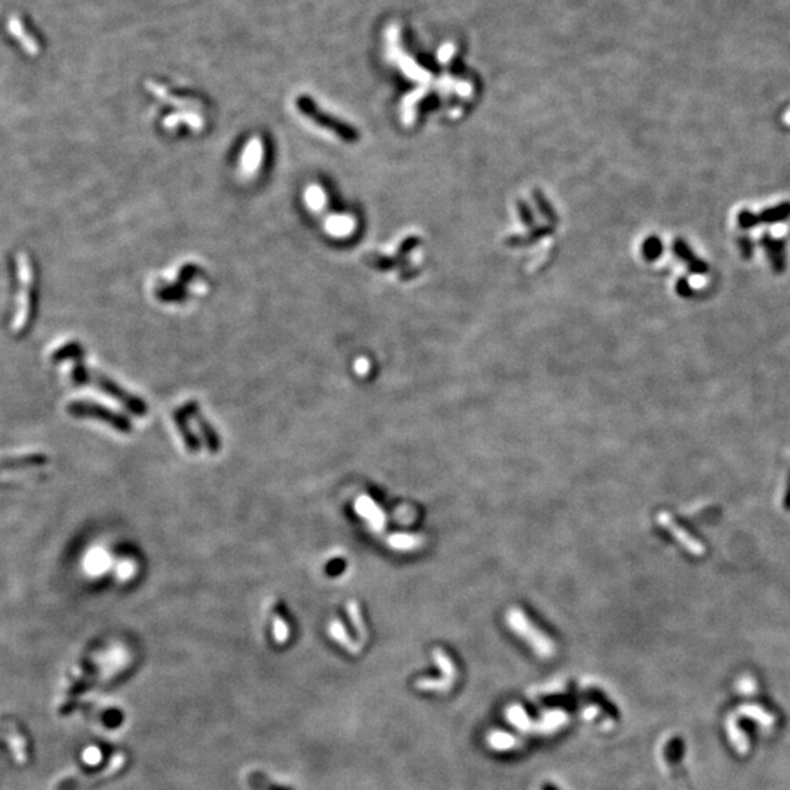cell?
<instances>
[{"mask_svg": "<svg viewBox=\"0 0 790 790\" xmlns=\"http://www.w3.org/2000/svg\"><path fill=\"white\" fill-rule=\"evenodd\" d=\"M505 621L508 623V628H511L514 634H517L521 640L529 644L537 656L542 658H549L555 654V643L537 628L534 623H531L521 609L512 608L508 610Z\"/></svg>", "mask_w": 790, "mask_h": 790, "instance_id": "6da1fadb", "label": "cell"}, {"mask_svg": "<svg viewBox=\"0 0 790 790\" xmlns=\"http://www.w3.org/2000/svg\"><path fill=\"white\" fill-rule=\"evenodd\" d=\"M16 267L19 272V296L16 299V313L12 322L15 333L24 331L28 325L32 309V287H34V267L27 254L16 256Z\"/></svg>", "mask_w": 790, "mask_h": 790, "instance_id": "7a4b0ae2", "label": "cell"}, {"mask_svg": "<svg viewBox=\"0 0 790 790\" xmlns=\"http://www.w3.org/2000/svg\"><path fill=\"white\" fill-rule=\"evenodd\" d=\"M296 106H298L302 115H304L306 117H309L311 120H313L316 125H320L328 130L334 132V134H337V136H339L342 139L353 142L359 138L357 132L353 128L344 123L343 120H339L331 115L325 113L324 110H321L320 107L316 106L312 97H307V95L298 97V100H296Z\"/></svg>", "mask_w": 790, "mask_h": 790, "instance_id": "3957f363", "label": "cell"}, {"mask_svg": "<svg viewBox=\"0 0 790 790\" xmlns=\"http://www.w3.org/2000/svg\"><path fill=\"white\" fill-rule=\"evenodd\" d=\"M68 411L75 417H91V419L101 420L122 433L132 432V423L126 416L94 401H72L68 404Z\"/></svg>", "mask_w": 790, "mask_h": 790, "instance_id": "277c9868", "label": "cell"}, {"mask_svg": "<svg viewBox=\"0 0 790 790\" xmlns=\"http://www.w3.org/2000/svg\"><path fill=\"white\" fill-rule=\"evenodd\" d=\"M88 382L94 383L97 388H100L103 392H106L110 397H113L116 401H119L122 405L130 411L134 413L139 417L145 416L148 411V407L145 401L136 397V395L130 394L129 391H126L125 388H122L115 381H112L110 378L101 375V373L98 372H90L88 373Z\"/></svg>", "mask_w": 790, "mask_h": 790, "instance_id": "5b68a950", "label": "cell"}, {"mask_svg": "<svg viewBox=\"0 0 790 790\" xmlns=\"http://www.w3.org/2000/svg\"><path fill=\"white\" fill-rule=\"evenodd\" d=\"M657 520H658V524L663 525L665 529L679 542V544L684 546L689 553H693L694 556H701L702 553L706 552L704 546H702L697 539H694V537L691 536L682 525H679L676 523V520L669 512H660L658 514Z\"/></svg>", "mask_w": 790, "mask_h": 790, "instance_id": "8992f818", "label": "cell"}, {"mask_svg": "<svg viewBox=\"0 0 790 790\" xmlns=\"http://www.w3.org/2000/svg\"><path fill=\"white\" fill-rule=\"evenodd\" d=\"M198 411H200V405H198V403L189 401L188 404H184L183 407H180L179 410H176V413H174L176 426H178L183 442L191 454H198L201 449V444L196 439L195 433L191 431L189 423H188V417H193L195 413H198Z\"/></svg>", "mask_w": 790, "mask_h": 790, "instance_id": "52a82bcc", "label": "cell"}, {"mask_svg": "<svg viewBox=\"0 0 790 790\" xmlns=\"http://www.w3.org/2000/svg\"><path fill=\"white\" fill-rule=\"evenodd\" d=\"M432 656L436 666L442 671V691L446 693V691L451 689L455 684L457 667L451 660V657H449L442 649H435Z\"/></svg>", "mask_w": 790, "mask_h": 790, "instance_id": "ba28073f", "label": "cell"}, {"mask_svg": "<svg viewBox=\"0 0 790 790\" xmlns=\"http://www.w3.org/2000/svg\"><path fill=\"white\" fill-rule=\"evenodd\" d=\"M193 419L196 420L198 427H200V431L205 439V445L208 448V451H210L211 454H217L219 451V448H222V441H219V436L215 432L213 424L208 422L200 411L195 413Z\"/></svg>", "mask_w": 790, "mask_h": 790, "instance_id": "9c48e42d", "label": "cell"}, {"mask_svg": "<svg viewBox=\"0 0 790 790\" xmlns=\"http://www.w3.org/2000/svg\"><path fill=\"white\" fill-rule=\"evenodd\" d=\"M488 743L490 748L495 751H511L514 748H517L520 745V741L511 733L495 730L488 737Z\"/></svg>", "mask_w": 790, "mask_h": 790, "instance_id": "30bf717a", "label": "cell"}, {"mask_svg": "<svg viewBox=\"0 0 790 790\" xmlns=\"http://www.w3.org/2000/svg\"><path fill=\"white\" fill-rule=\"evenodd\" d=\"M782 507L785 511H790V459L789 466L786 468V477H785V488L782 495Z\"/></svg>", "mask_w": 790, "mask_h": 790, "instance_id": "8fae6325", "label": "cell"}, {"mask_svg": "<svg viewBox=\"0 0 790 790\" xmlns=\"http://www.w3.org/2000/svg\"><path fill=\"white\" fill-rule=\"evenodd\" d=\"M397 539H400V544H397L400 549H413L420 546L422 542V537L419 536H398Z\"/></svg>", "mask_w": 790, "mask_h": 790, "instance_id": "7c38bea8", "label": "cell"}, {"mask_svg": "<svg viewBox=\"0 0 790 790\" xmlns=\"http://www.w3.org/2000/svg\"><path fill=\"white\" fill-rule=\"evenodd\" d=\"M704 283H706V280L702 278V277H697V278H694V280H693V285H694V287H695V285H697L698 289H699V287H702V285H704Z\"/></svg>", "mask_w": 790, "mask_h": 790, "instance_id": "4fadbf2b", "label": "cell"}, {"mask_svg": "<svg viewBox=\"0 0 790 790\" xmlns=\"http://www.w3.org/2000/svg\"><path fill=\"white\" fill-rule=\"evenodd\" d=\"M773 233H774L776 236H782V235L785 233V227H783V226H776V227L773 228Z\"/></svg>", "mask_w": 790, "mask_h": 790, "instance_id": "5bb4252c", "label": "cell"}]
</instances>
